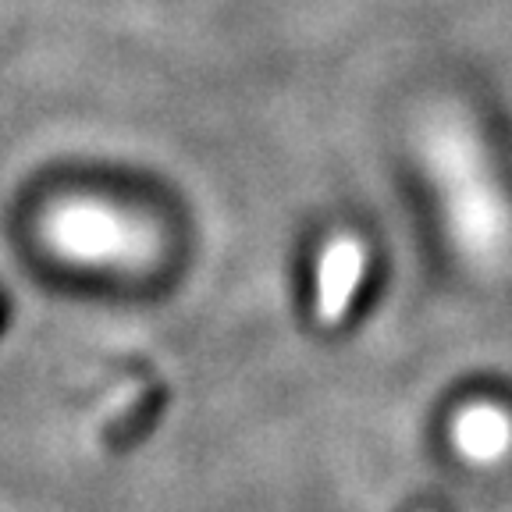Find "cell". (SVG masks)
I'll list each match as a JSON object with an SVG mask.
<instances>
[{"label": "cell", "mask_w": 512, "mask_h": 512, "mask_svg": "<svg viewBox=\"0 0 512 512\" xmlns=\"http://www.w3.org/2000/svg\"><path fill=\"white\" fill-rule=\"evenodd\" d=\"M50 232L61 249L86 260V264L125 267V271H143L157 264L164 239L150 221H139L132 214H121L100 203H72L50 221Z\"/></svg>", "instance_id": "2"}, {"label": "cell", "mask_w": 512, "mask_h": 512, "mask_svg": "<svg viewBox=\"0 0 512 512\" xmlns=\"http://www.w3.org/2000/svg\"><path fill=\"white\" fill-rule=\"evenodd\" d=\"M416 157L438 192L445 235L480 278L512 271V196L488 143L459 107H438L416 128Z\"/></svg>", "instance_id": "1"}, {"label": "cell", "mask_w": 512, "mask_h": 512, "mask_svg": "<svg viewBox=\"0 0 512 512\" xmlns=\"http://www.w3.org/2000/svg\"><path fill=\"white\" fill-rule=\"evenodd\" d=\"M367 274V246L356 235H335L320 249L317 260V320L324 328H338L352 310V299L360 292Z\"/></svg>", "instance_id": "3"}, {"label": "cell", "mask_w": 512, "mask_h": 512, "mask_svg": "<svg viewBox=\"0 0 512 512\" xmlns=\"http://www.w3.org/2000/svg\"><path fill=\"white\" fill-rule=\"evenodd\" d=\"M448 438L470 466H498L512 452V413L498 402H466Z\"/></svg>", "instance_id": "4"}]
</instances>
